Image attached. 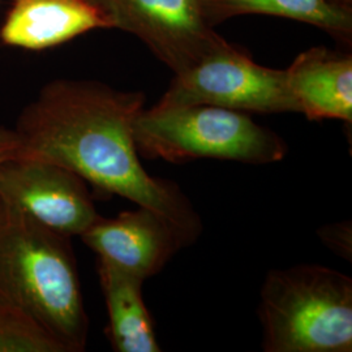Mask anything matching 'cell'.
<instances>
[{
  "label": "cell",
  "instance_id": "8",
  "mask_svg": "<svg viewBox=\"0 0 352 352\" xmlns=\"http://www.w3.org/2000/svg\"><path fill=\"white\" fill-rule=\"evenodd\" d=\"M80 238L98 258L144 282L193 243L170 219L145 206L115 218L100 217Z\"/></svg>",
  "mask_w": 352,
  "mask_h": 352
},
{
  "label": "cell",
  "instance_id": "10",
  "mask_svg": "<svg viewBox=\"0 0 352 352\" xmlns=\"http://www.w3.org/2000/svg\"><path fill=\"white\" fill-rule=\"evenodd\" d=\"M286 71L299 113L309 120L352 123L351 54L314 47L299 54Z\"/></svg>",
  "mask_w": 352,
  "mask_h": 352
},
{
  "label": "cell",
  "instance_id": "7",
  "mask_svg": "<svg viewBox=\"0 0 352 352\" xmlns=\"http://www.w3.org/2000/svg\"><path fill=\"white\" fill-rule=\"evenodd\" d=\"M0 204L67 238L81 236L101 217L81 176L21 154L0 168Z\"/></svg>",
  "mask_w": 352,
  "mask_h": 352
},
{
  "label": "cell",
  "instance_id": "11",
  "mask_svg": "<svg viewBox=\"0 0 352 352\" xmlns=\"http://www.w3.org/2000/svg\"><path fill=\"white\" fill-rule=\"evenodd\" d=\"M97 270L109 315L106 334L113 351H161L142 298L144 280L101 258Z\"/></svg>",
  "mask_w": 352,
  "mask_h": 352
},
{
  "label": "cell",
  "instance_id": "9",
  "mask_svg": "<svg viewBox=\"0 0 352 352\" xmlns=\"http://www.w3.org/2000/svg\"><path fill=\"white\" fill-rule=\"evenodd\" d=\"M111 23L89 0H13L0 28V41L12 47L51 49Z\"/></svg>",
  "mask_w": 352,
  "mask_h": 352
},
{
  "label": "cell",
  "instance_id": "16",
  "mask_svg": "<svg viewBox=\"0 0 352 352\" xmlns=\"http://www.w3.org/2000/svg\"><path fill=\"white\" fill-rule=\"evenodd\" d=\"M331 1L336 3V4H338V6L344 7V8H350V10H352V0H331Z\"/></svg>",
  "mask_w": 352,
  "mask_h": 352
},
{
  "label": "cell",
  "instance_id": "5",
  "mask_svg": "<svg viewBox=\"0 0 352 352\" xmlns=\"http://www.w3.org/2000/svg\"><path fill=\"white\" fill-rule=\"evenodd\" d=\"M160 104H209L241 113H299L285 69L256 63L227 43L176 74Z\"/></svg>",
  "mask_w": 352,
  "mask_h": 352
},
{
  "label": "cell",
  "instance_id": "14",
  "mask_svg": "<svg viewBox=\"0 0 352 352\" xmlns=\"http://www.w3.org/2000/svg\"><path fill=\"white\" fill-rule=\"evenodd\" d=\"M318 235L324 241V244H327L336 254H340L343 258L351 260V222L327 225L318 231Z\"/></svg>",
  "mask_w": 352,
  "mask_h": 352
},
{
  "label": "cell",
  "instance_id": "13",
  "mask_svg": "<svg viewBox=\"0 0 352 352\" xmlns=\"http://www.w3.org/2000/svg\"><path fill=\"white\" fill-rule=\"evenodd\" d=\"M0 352H67L37 320L0 305Z\"/></svg>",
  "mask_w": 352,
  "mask_h": 352
},
{
  "label": "cell",
  "instance_id": "4",
  "mask_svg": "<svg viewBox=\"0 0 352 352\" xmlns=\"http://www.w3.org/2000/svg\"><path fill=\"white\" fill-rule=\"evenodd\" d=\"M141 157L184 164L221 160L267 164L287 154L286 141L247 113L209 104H154L135 119Z\"/></svg>",
  "mask_w": 352,
  "mask_h": 352
},
{
  "label": "cell",
  "instance_id": "2",
  "mask_svg": "<svg viewBox=\"0 0 352 352\" xmlns=\"http://www.w3.org/2000/svg\"><path fill=\"white\" fill-rule=\"evenodd\" d=\"M0 305L32 316L67 352L87 349L89 318L71 238L1 204Z\"/></svg>",
  "mask_w": 352,
  "mask_h": 352
},
{
  "label": "cell",
  "instance_id": "15",
  "mask_svg": "<svg viewBox=\"0 0 352 352\" xmlns=\"http://www.w3.org/2000/svg\"><path fill=\"white\" fill-rule=\"evenodd\" d=\"M20 140L13 128L0 126V168L7 161L20 154Z\"/></svg>",
  "mask_w": 352,
  "mask_h": 352
},
{
  "label": "cell",
  "instance_id": "1",
  "mask_svg": "<svg viewBox=\"0 0 352 352\" xmlns=\"http://www.w3.org/2000/svg\"><path fill=\"white\" fill-rule=\"evenodd\" d=\"M144 102L140 91L98 81L54 80L17 118L20 154L64 166L102 193L162 214L195 241L201 218L187 196L140 161L133 124Z\"/></svg>",
  "mask_w": 352,
  "mask_h": 352
},
{
  "label": "cell",
  "instance_id": "12",
  "mask_svg": "<svg viewBox=\"0 0 352 352\" xmlns=\"http://www.w3.org/2000/svg\"><path fill=\"white\" fill-rule=\"evenodd\" d=\"M202 6L214 26L241 14L277 16L316 26L351 46L352 10L331 0H202Z\"/></svg>",
  "mask_w": 352,
  "mask_h": 352
},
{
  "label": "cell",
  "instance_id": "3",
  "mask_svg": "<svg viewBox=\"0 0 352 352\" xmlns=\"http://www.w3.org/2000/svg\"><path fill=\"white\" fill-rule=\"evenodd\" d=\"M258 317L265 352H351L352 279L317 264L272 270Z\"/></svg>",
  "mask_w": 352,
  "mask_h": 352
},
{
  "label": "cell",
  "instance_id": "6",
  "mask_svg": "<svg viewBox=\"0 0 352 352\" xmlns=\"http://www.w3.org/2000/svg\"><path fill=\"white\" fill-rule=\"evenodd\" d=\"M111 23L142 41L174 75L226 46L202 0H89Z\"/></svg>",
  "mask_w": 352,
  "mask_h": 352
}]
</instances>
